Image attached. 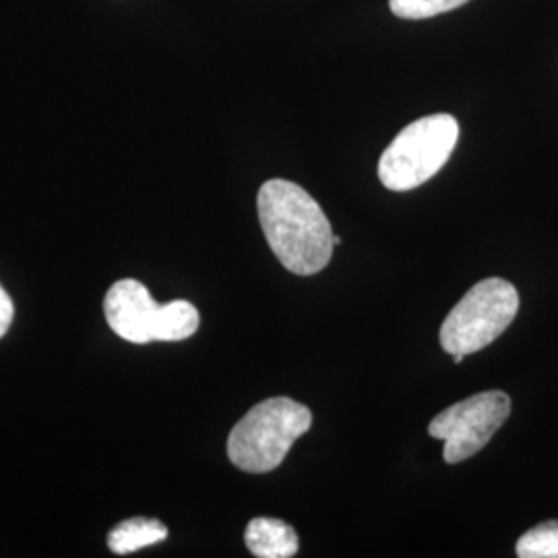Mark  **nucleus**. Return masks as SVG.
<instances>
[{"label":"nucleus","instance_id":"4","mask_svg":"<svg viewBox=\"0 0 558 558\" xmlns=\"http://www.w3.org/2000/svg\"><path fill=\"white\" fill-rule=\"evenodd\" d=\"M519 294L507 279L478 281L440 327V345L449 354H474L490 345L513 323Z\"/></svg>","mask_w":558,"mask_h":558},{"label":"nucleus","instance_id":"10","mask_svg":"<svg viewBox=\"0 0 558 558\" xmlns=\"http://www.w3.org/2000/svg\"><path fill=\"white\" fill-rule=\"evenodd\" d=\"M519 558H558V521H544L518 542Z\"/></svg>","mask_w":558,"mask_h":558},{"label":"nucleus","instance_id":"3","mask_svg":"<svg viewBox=\"0 0 558 558\" xmlns=\"http://www.w3.org/2000/svg\"><path fill=\"white\" fill-rule=\"evenodd\" d=\"M458 120L433 114L408 124L379 160V179L389 191H412L433 179L458 143Z\"/></svg>","mask_w":558,"mask_h":558},{"label":"nucleus","instance_id":"14","mask_svg":"<svg viewBox=\"0 0 558 558\" xmlns=\"http://www.w3.org/2000/svg\"><path fill=\"white\" fill-rule=\"evenodd\" d=\"M341 244V239L339 236H333V246H339Z\"/></svg>","mask_w":558,"mask_h":558},{"label":"nucleus","instance_id":"8","mask_svg":"<svg viewBox=\"0 0 558 558\" xmlns=\"http://www.w3.org/2000/svg\"><path fill=\"white\" fill-rule=\"evenodd\" d=\"M168 538V527L158 519L133 518L119 523L108 534V548L117 555H131Z\"/></svg>","mask_w":558,"mask_h":558},{"label":"nucleus","instance_id":"13","mask_svg":"<svg viewBox=\"0 0 558 558\" xmlns=\"http://www.w3.org/2000/svg\"><path fill=\"white\" fill-rule=\"evenodd\" d=\"M463 359H465L463 354H453V362H456V364H459V362H461Z\"/></svg>","mask_w":558,"mask_h":558},{"label":"nucleus","instance_id":"5","mask_svg":"<svg viewBox=\"0 0 558 558\" xmlns=\"http://www.w3.org/2000/svg\"><path fill=\"white\" fill-rule=\"evenodd\" d=\"M511 414V398L502 391H484L458 401L428 424L433 439L445 442L442 459L461 463L474 458Z\"/></svg>","mask_w":558,"mask_h":558},{"label":"nucleus","instance_id":"7","mask_svg":"<svg viewBox=\"0 0 558 558\" xmlns=\"http://www.w3.org/2000/svg\"><path fill=\"white\" fill-rule=\"evenodd\" d=\"M244 542L257 558H290L299 553L296 530L276 518H255L246 525Z\"/></svg>","mask_w":558,"mask_h":558},{"label":"nucleus","instance_id":"1","mask_svg":"<svg viewBox=\"0 0 558 558\" xmlns=\"http://www.w3.org/2000/svg\"><path fill=\"white\" fill-rule=\"evenodd\" d=\"M260 228L279 263L299 276H313L333 255V232L319 203L290 180H267L257 197Z\"/></svg>","mask_w":558,"mask_h":558},{"label":"nucleus","instance_id":"2","mask_svg":"<svg viewBox=\"0 0 558 558\" xmlns=\"http://www.w3.org/2000/svg\"><path fill=\"white\" fill-rule=\"evenodd\" d=\"M313 412L290 398L265 399L232 428L228 458L242 472L276 470L292 445L311 428Z\"/></svg>","mask_w":558,"mask_h":558},{"label":"nucleus","instance_id":"6","mask_svg":"<svg viewBox=\"0 0 558 558\" xmlns=\"http://www.w3.org/2000/svg\"><path fill=\"white\" fill-rule=\"evenodd\" d=\"M104 313L110 329L124 341L140 345L158 341L161 304L137 279L117 281L104 299Z\"/></svg>","mask_w":558,"mask_h":558},{"label":"nucleus","instance_id":"9","mask_svg":"<svg viewBox=\"0 0 558 558\" xmlns=\"http://www.w3.org/2000/svg\"><path fill=\"white\" fill-rule=\"evenodd\" d=\"M199 311L186 300H172L161 304L158 341H182L199 329Z\"/></svg>","mask_w":558,"mask_h":558},{"label":"nucleus","instance_id":"12","mask_svg":"<svg viewBox=\"0 0 558 558\" xmlns=\"http://www.w3.org/2000/svg\"><path fill=\"white\" fill-rule=\"evenodd\" d=\"M13 317H15V304L7 294V290L0 286V338L9 331Z\"/></svg>","mask_w":558,"mask_h":558},{"label":"nucleus","instance_id":"11","mask_svg":"<svg viewBox=\"0 0 558 558\" xmlns=\"http://www.w3.org/2000/svg\"><path fill=\"white\" fill-rule=\"evenodd\" d=\"M465 2L468 0H389V9L399 20H428Z\"/></svg>","mask_w":558,"mask_h":558}]
</instances>
